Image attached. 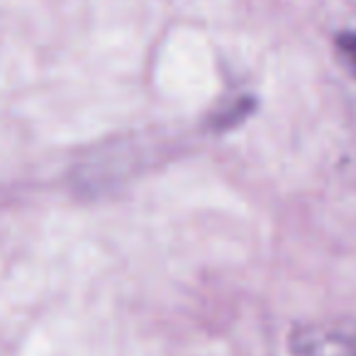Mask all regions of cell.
I'll return each instance as SVG.
<instances>
[{"label":"cell","instance_id":"cell-1","mask_svg":"<svg viewBox=\"0 0 356 356\" xmlns=\"http://www.w3.org/2000/svg\"><path fill=\"white\" fill-rule=\"evenodd\" d=\"M293 356H356V320L327 317L305 322L291 334Z\"/></svg>","mask_w":356,"mask_h":356},{"label":"cell","instance_id":"cell-2","mask_svg":"<svg viewBox=\"0 0 356 356\" xmlns=\"http://www.w3.org/2000/svg\"><path fill=\"white\" fill-rule=\"evenodd\" d=\"M337 49H339L341 59L346 61V66L356 74V30L337 35Z\"/></svg>","mask_w":356,"mask_h":356}]
</instances>
